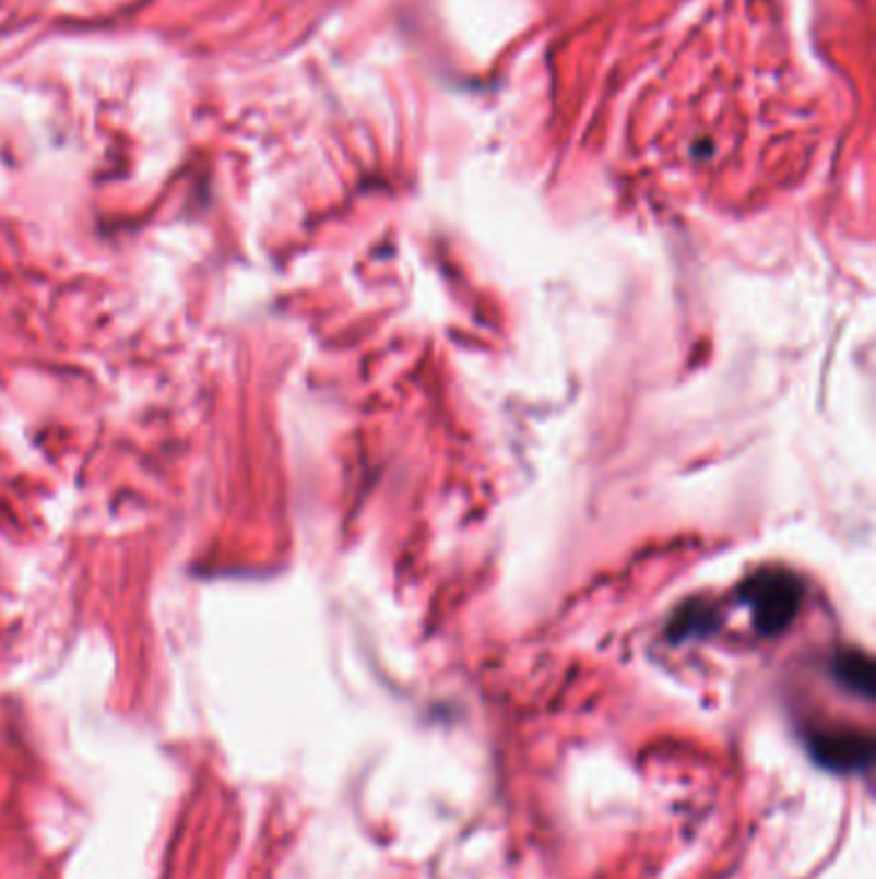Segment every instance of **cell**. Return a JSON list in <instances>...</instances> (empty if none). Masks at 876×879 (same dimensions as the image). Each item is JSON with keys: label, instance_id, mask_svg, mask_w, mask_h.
Segmentation results:
<instances>
[{"label": "cell", "instance_id": "obj_1", "mask_svg": "<svg viewBox=\"0 0 876 879\" xmlns=\"http://www.w3.org/2000/svg\"><path fill=\"white\" fill-rule=\"evenodd\" d=\"M746 599L754 609L758 633L779 636L797 617L802 602V584L786 571H761L748 581Z\"/></svg>", "mask_w": 876, "mask_h": 879}, {"label": "cell", "instance_id": "obj_2", "mask_svg": "<svg viewBox=\"0 0 876 879\" xmlns=\"http://www.w3.org/2000/svg\"><path fill=\"white\" fill-rule=\"evenodd\" d=\"M809 753L828 772L864 774L874 764L876 746L868 733L825 730L809 738Z\"/></svg>", "mask_w": 876, "mask_h": 879}, {"label": "cell", "instance_id": "obj_3", "mask_svg": "<svg viewBox=\"0 0 876 879\" xmlns=\"http://www.w3.org/2000/svg\"><path fill=\"white\" fill-rule=\"evenodd\" d=\"M833 677L849 689V692L872 700L876 692V677L872 658L859 651H845L833 661Z\"/></svg>", "mask_w": 876, "mask_h": 879}]
</instances>
